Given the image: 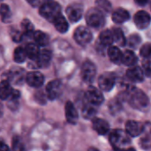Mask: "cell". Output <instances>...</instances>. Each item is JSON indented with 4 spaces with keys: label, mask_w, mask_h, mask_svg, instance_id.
Wrapping results in <instances>:
<instances>
[{
    "label": "cell",
    "mask_w": 151,
    "mask_h": 151,
    "mask_svg": "<svg viewBox=\"0 0 151 151\" xmlns=\"http://www.w3.org/2000/svg\"><path fill=\"white\" fill-rule=\"evenodd\" d=\"M127 99L129 104L135 109L146 111L150 107V100L146 94L141 89L130 87L127 90Z\"/></svg>",
    "instance_id": "cell-1"
},
{
    "label": "cell",
    "mask_w": 151,
    "mask_h": 151,
    "mask_svg": "<svg viewBox=\"0 0 151 151\" xmlns=\"http://www.w3.org/2000/svg\"><path fill=\"white\" fill-rule=\"evenodd\" d=\"M110 142L111 146L117 151H126L130 144V136L126 131L116 129L110 134Z\"/></svg>",
    "instance_id": "cell-2"
},
{
    "label": "cell",
    "mask_w": 151,
    "mask_h": 151,
    "mask_svg": "<svg viewBox=\"0 0 151 151\" xmlns=\"http://www.w3.org/2000/svg\"><path fill=\"white\" fill-rule=\"evenodd\" d=\"M39 12L45 19L53 22L56 18L61 15V6L55 1H46L39 7Z\"/></svg>",
    "instance_id": "cell-3"
},
{
    "label": "cell",
    "mask_w": 151,
    "mask_h": 151,
    "mask_svg": "<svg viewBox=\"0 0 151 151\" xmlns=\"http://www.w3.org/2000/svg\"><path fill=\"white\" fill-rule=\"evenodd\" d=\"M87 24L94 28H100L105 23V18L102 11L98 8H91L86 13Z\"/></svg>",
    "instance_id": "cell-4"
},
{
    "label": "cell",
    "mask_w": 151,
    "mask_h": 151,
    "mask_svg": "<svg viewBox=\"0 0 151 151\" xmlns=\"http://www.w3.org/2000/svg\"><path fill=\"white\" fill-rule=\"evenodd\" d=\"M73 38L78 44L87 45L92 41L93 35L91 31L88 27L81 26L75 29L73 34Z\"/></svg>",
    "instance_id": "cell-5"
},
{
    "label": "cell",
    "mask_w": 151,
    "mask_h": 151,
    "mask_svg": "<svg viewBox=\"0 0 151 151\" xmlns=\"http://www.w3.org/2000/svg\"><path fill=\"white\" fill-rule=\"evenodd\" d=\"M96 74V67L95 64H93L89 60L85 61L82 64L81 72L82 80L87 83H90L94 81Z\"/></svg>",
    "instance_id": "cell-6"
},
{
    "label": "cell",
    "mask_w": 151,
    "mask_h": 151,
    "mask_svg": "<svg viewBox=\"0 0 151 151\" xmlns=\"http://www.w3.org/2000/svg\"><path fill=\"white\" fill-rule=\"evenodd\" d=\"M85 97L88 104L94 106H98L104 102V96L102 92L95 87H89L88 88Z\"/></svg>",
    "instance_id": "cell-7"
},
{
    "label": "cell",
    "mask_w": 151,
    "mask_h": 151,
    "mask_svg": "<svg viewBox=\"0 0 151 151\" xmlns=\"http://www.w3.org/2000/svg\"><path fill=\"white\" fill-rule=\"evenodd\" d=\"M46 96L48 99L53 101L56 100L62 92V83L59 80H53L50 81L45 88Z\"/></svg>",
    "instance_id": "cell-8"
},
{
    "label": "cell",
    "mask_w": 151,
    "mask_h": 151,
    "mask_svg": "<svg viewBox=\"0 0 151 151\" xmlns=\"http://www.w3.org/2000/svg\"><path fill=\"white\" fill-rule=\"evenodd\" d=\"M116 81V77L112 73H104L98 79V85L101 90L110 91L113 88Z\"/></svg>",
    "instance_id": "cell-9"
},
{
    "label": "cell",
    "mask_w": 151,
    "mask_h": 151,
    "mask_svg": "<svg viewBox=\"0 0 151 151\" xmlns=\"http://www.w3.org/2000/svg\"><path fill=\"white\" fill-rule=\"evenodd\" d=\"M5 78L4 81L11 82H13L14 84H19L23 81L24 79H26L25 72L22 68L19 67H13L11 70H9L7 73H5Z\"/></svg>",
    "instance_id": "cell-10"
},
{
    "label": "cell",
    "mask_w": 151,
    "mask_h": 151,
    "mask_svg": "<svg viewBox=\"0 0 151 151\" xmlns=\"http://www.w3.org/2000/svg\"><path fill=\"white\" fill-rule=\"evenodd\" d=\"M66 15L70 21L72 22H77L79 21L83 14V7L81 4L73 3L68 5L66 8Z\"/></svg>",
    "instance_id": "cell-11"
},
{
    "label": "cell",
    "mask_w": 151,
    "mask_h": 151,
    "mask_svg": "<svg viewBox=\"0 0 151 151\" xmlns=\"http://www.w3.org/2000/svg\"><path fill=\"white\" fill-rule=\"evenodd\" d=\"M25 81L27 83V85H29L30 87L39 88L43 85L44 76L40 72L32 71L27 73Z\"/></svg>",
    "instance_id": "cell-12"
},
{
    "label": "cell",
    "mask_w": 151,
    "mask_h": 151,
    "mask_svg": "<svg viewBox=\"0 0 151 151\" xmlns=\"http://www.w3.org/2000/svg\"><path fill=\"white\" fill-rule=\"evenodd\" d=\"M136 27L140 29L147 28L151 22L150 15L145 11H139L135 13L134 18Z\"/></svg>",
    "instance_id": "cell-13"
},
{
    "label": "cell",
    "mask_w": 151,
    "mask_h": 151,
    "mask_svg": "<svg viewBox=\"0 0 151 151\" xmlns=\"http://www.w3.org/2000/svg\"><path fill=\"white\" fill-rule=\"evenodd\" d=\"M126 132L131 137L139 136L143 132V125L134 120H129L126 125Z\"/></svg>",
    "instance_id": "cell-14"
},
{
    "label": "cell",
    "mask_w": 151,
    "mask_h": 151,
    "mask_svg": "<svg viewBox=\"0 0 151 151\" xmlns=\"http://www.w3.org/2000/svg\"><path fill=\"white\" fill-rule=\"evenodd\" d=\"M65 118L68 123L70 124H76L79 119V114L78 111L75 108V106L73 105V104L70 101H68L65 104Z\"/></svg>",
    "instance_id": "cell-15"
},
{
    "label": "cell",
    "mask_w": 151,
    "mask_h": 151,
    "mask_svg": "<svg viewBox=\"0 0 151 151\" xmlns=\"http://www.w3.org/2000/svg\"><path fill=\"white\" fill-rule=\"evenodd\" d=\"M52 58V53L50 50L48 49H43L40 51L39 57L35 62L36 66L40 68H45L47 67Z\"/></svg>",
    "instance_id": "cell-16"
},
{
    "label": "cell",
    "mask_w": 151,
    "mask_h": 151,
    "mask_svg": "<svg viewBox=\"0 0 151 151\" xmlns=\"http://www.w3.org/2000/svg\"><path fill=\"white\" fill-rule=\"evenodd\" d=\"M142 136L141 138L140 145L144 150L151 149V125L150 123H147L143 125V132Z\"/></svg>",
    "instance_id": "cell-17"
},
{
    "label": "cell",
    "mask_w": 151,
    "mask_h": 151,
    "mask_svg": "<svg viewBox=\"0 0 151 151\" xmlns=\"http://www.w3.org/2000/svg\"><path fill=\"white\" fill-rule=\"evenodd\" d=\"M127 78L133 82H142L144 79V73L141 67L133 66L127 71Z\"/></svg>",
    "instance_id": "cell-18"
},
{
    "label": "cell",
    "mask_w": 151,
    "mask_h": 151,
    "mask_svg": "<svg viewBox=\"0 0 151 151\" xmlns=\"http://www.w3.org/2000/svg\"><path fill=\"white\" fill-rule=\"evenodd\" d=\"M92 125H93L94 130L100 135L106 134L110 130V125L108 124L106 120L103 119H98V118L94 119L92 121Z\"/></svg>",
    "instance_id": "cell-19"
},
{
    "label": "cell",
    "mask_w": 151,
    "mask_h": 151,
    "mask_svg": "<svg viewBox=\"0 0 151 151\" xmlns=\"http://www.w3.org/2000/svg\"><path fill=\"white\" fill-rule=\"evenodd\" d=\"M25 50H26L27 58H29L31 61L36 62L39 57L40 51H41L39 50V46L35 44V42H29L25 46Z\"/></svg>",
    "instance_id": "cell-20"
},
{
    "label": "cell",
    "mask_w": 151,
    "mask_h": 151,
    "mask_svg": "<svg viewBox=\"0 0 151 151\" xmlns=\"http://www.w3.org/2000/svg\"><path fill=\"white\" fill-rule=\"evenodd\" d=\"M34 42L35 44H37L38 46H42V47H45L49 44L50 42V37L49 35L40 30H36L34 32L33 36H32Z\"/></svg>",
    "instance_id": "cell-21"
},
{
    "label": "cell",
    "mask_w": 151,
    "mask_h": 151,
    "mask_svg": "<svg viewBox=\"0 0 151 151\" xmlns=\"http://www.w3.org/2000/svg\"><path fill=\"white\" fill-rule=\"evenodd\" d=\"M13 91V88L11 86V83L7 81L3 80L0 82V100L6 101L10 98Z\"/></svg>",
    "instance_id": "cell-22"
},
{
    "label": "cell",
    "mask_w": 151,
    "mask_h": 151,
    "mask_svg": "<svg viewBox=\"0 0 151 151\" xmlns=\"http://www.w3.org/2000/svg\"><path fill=\"white\" fill-rule=\"evenodd\" d=\"M111 18H112V20L115 22V23H124L126 22L127 20L129 19L130 18V15L128 13V12L123 8H119L117 10H115L111 15Z\"/></svg>",
    "instance_id": "cell-23"
},
{
    "label": "cell",
    "mask_w": 151,
    "mask_h": 151,
    "mask_svg": "<svg viewBox=\"0 0 151 151\" xmlns=\"http://www.w3.org/2000/svg\"><path fill=\"white\" fill-rule=\"evenodd\" d=\"M99 42L103 47H111L114 42L112 31L104 30L99 35Z\"/></svg>",
    "instance_id": "cell-24"
},
{
    "label": "cell",
    "mask_w": 151,
    "mask_h": 151,
    "mask_svg": "<svg viewBox=\"0 0 151 151\" xmlns=\"http://www.w3.org/2000/svg\"><path fill=\"white\" fill-rule=\"evenodd\" d=\"M137 62H138V58L132 50H126L123 53L121 63H123L125 65L133 67V66H135Z\"/></svg>",
    "instance_id": "cell-25"
},
{
    "label": "cell",
    "mask_w": 151,
    "mask_h": 151,
    "mask_svg": "<svg viewBox=\"0 0 151 151\" xmlns=\"http://www.w3.org/2000/svg\"><path fill=\"white\" fill-rule=\"evenodd\" d=\"M52 23H53L55 28H56L59 33L64 34V33L67 32L68 27H69V24H68L66 19H65L62 14L59 15L58 18H56L55 20H54Z\"/></svg>",
    "instance_id": "cell-26"
},
{
    "label": "cell",
    "mask_w": 151,
    "mask_h": 151,
    "mask_svg": "<svg viewBox=\"0 0 151 151\" xmlns=\"http://www.w3.org/2000/svg\"><path fill=\"white\" fill-rule=\"evenodd\" d=\"M122 55L123 53L116 46H111L108 49V56L111 62L115 64H119L122 61Z\"/></svg>",
    "instance_id": "cell-27"
},
{
    "label": "cell",
    "mask_w": 151,
    "mask_h": 151,
    "mask_svg": "<svg viewBox=\"0 0 151 151\" xmlns=\"http://www.w3.org/2000/svg\"><path fill=\"white\" fill-rule=\"evenodd\" d=\"M21 28H22V33L24 35V37H26V36L32 37L33 36V34L35 32V27L29 19H25L22 20Z\"/></svg>",
    "instance_id": "cell-28"
},
{
    "label": "cell",
    "mask_w": 151,
    "mask_h": 151,
    "mask_svg": "<svg viewBox=\"0 0 151 151\" xmlns=\"http://www.w3.org/2000/svg\"><path fill=\"white\" fill-rule=\"evenodd\" d=\"M27 53L25 50V47H17L13 52V60L16 63H23L27 59Z\"/></svg>",
    "instance_id": "cell-29"
},
{
    "label": "cell",
    "mask_w": 151,
    "mask_h": 151,
    "mask_svg": "<svg viewBox=\"0 0 151 151\" xmlns=\"http://www.w3.org/2000/svg\"><path fill=\"white\" fill-rule=\"evenodd\" d=\"M0 17L3 22H10L12 19V12L6 4H0Z\"/></svg>",
    "instance_id": "cell-30"
},
{
    "label": "cell",
    "mask_w": 151,
    "mask_h": 151,
    "mask_svg": "<svg viewBox=\"0 0 151 151\" xmlns=\"http://www.w3.org/2000/svg\"><path fill=\"white\" fill-rule=\"evenodd\" d=\"M112 35H113V39H114V42H116L118 45L119 46H123L126 44V38L124 36V34L122 32L121 29L119 28H114L112 31Z\"/></svg>",
    "instance_id": "cell-31"
},
{
    "label": "cell",
    "mask_w": 151,
    "mask_h": 151,
    "mask_svg": "<svg viewBox=\"0 0 151 151\" xmlns=\"http://www.w3.org/2000/svg\"><path fill=\"white\" fill-rule=\"evenodd\" d=\"M12 151H25V147L19 136H14L12 141Z\"/></svg>",
    "instance_id": "cell-32"
},
{
    "label": "cell",
    "mask_w": 151,
    "mask_h": 151,
    "mask_svg": "<svg viewBox=\"0 0 151 151\" xmlns=\"http://www.w3.org/2000/svg\"><path fill=\"white\" fill-rule=\"evenodd\" d=\"M96 106L94 105H91L89 104H86L82 110V115L86 118V119H90V118H93L94 115L96 114Z\"/></svg>",
    "instance_id": "cell-33"
},
{
    "label": "cell",
    "mask_w": 151,
    "mask_h": 151,
    "mask_svg": "<svg viewBox=\"0 0 151 151\" xmlns=\"http://www.w3.org/2000/svg\"><path fill=\"white\" fill-rule=\"evenodd\" d=\"M142 57L147 59H151V42L144 44L140 50Z\"/></svg>",
    "instance_id": "cell-34"
},
{
    "label": "cell",
    "mask_w": 151,
    "mask_h": 151,
    "mask_svg": "<svg viewBox=\"0 0 151 151\" xmlns=\"http://www.w3.org/2000/svg\"><path fill=\"white\" fill-rule=\"evenodd\" d=\"M11 37L12 39L16 42H20L24 39V35L22 32L17 30V29H12L11 30Z\"/></svg>",
    "instance_id": "cell-35"
},
{
    "label": "cell",
    "mask_w": 151,
    "mask_h": 151,
    "mask_svg": "<svg viewBox=\"0 0 151 151\" xmlns=\"http://www.w3.org/2000/svg\"><path fill=\"white\" fill-rule=\"evenodd\" d=\"M142 71L147 76H151V60H147L142 64Z\"/></svg>",
    "instance_id": "cell-36"
},
{
    "label": "cell",
    "mask_w": 151,
    "mask_h": 151,
    "mask_svg": "<svg viewBox=\"0 0 151 151\" xmlns=\"http://www.w3.org/2000/svg\"><path fill=\"white\" fill-rule=\"evenodd\" d=\"M0 151H11V150L6 143L0 141Z\"/></svg>",
    "instance_id": "cell-37"
},
{
    "label": "cell",
    "mask_w": 151,
    "mask_h": 151,
    "mask_svg": "<svg viewBox=\"0 0 151 151\" xmlns=\"http://www.w3.org/2000/svg\"><path fill=\"white\" fill-rule=\"evenodd\" d=\"M43 2H41V1H28V4H30L33 7H35V6H41Z\"/></svg>",
    "instance_id": "cell-38"
},
{
    "label": "cell",
    "mask_w": 151,
    "mask_h": 151,
    "mask_svg": "<svg viewBox=\"0 0 151 151\" xmlns=\"http://www.w3.org/2000/svg\"><path fill=\"white\" fill-rule=\"evenodd\" d=\"M136 3L137 4H147V1H142V2H141V1H136Z\"/></svg>",
    "instance_id": "cell-39"
},
{
    "label": "cell",
    "mask_w": 151,
    "mask_h": 151,
    "mask_svg": "<svg viewBox=\"0 0 151 151\" xmlns=\"http://www.w3.org/2000/svg\"><path fill=\"white\" fill-rule=\"evenodd\" d=\"M88 151H99L97 149H96V148H90Z\"/></svg>",
    "instance_id": "cell-40"
},
{
    "label": "cell",
    "mask_w": 151,
    "mask_h": 151,
    "mask_svg": "<svg viewBox=\"0 0 151 151\" xmlns=\"http://www.w3.org/2000/svg\"><path fill=\"white\" fill-rule=\"evenodd\" d=\"M126 151H135V150H134V149H133V148H128V149H127Z\"/></svg>",
    "instance_id": "cell-41"
},
{
    "label": "cell",
    "mask_w": 151,
    "mask_h": 151,
    "mask_svg": "<svg viewBox=\"0 0 151 151\" xmlns=\"http://www.w3.org/2000/svg\"><path fill=\"white\" fill-rule=\"evenodd\" d=\"M150 9H151V4H150Z\"/></svg>",
    "instance_id": "cell-42"
}]
</instances>
